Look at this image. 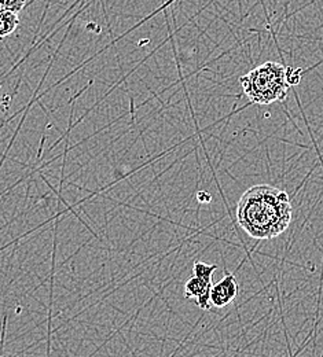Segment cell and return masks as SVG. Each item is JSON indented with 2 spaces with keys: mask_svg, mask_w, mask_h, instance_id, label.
I'll return each mask as SVG.
<instances>
[{
  "mask_svg": "<svg viewBox=\"0 0 323 357\" xmlns=\"http://www.w3.org/2000/svg\"><path fill=\"white\" fill-rule=\"evenodd\" d=\"M235 215L236 223L250 238L269 241L287 229L292 223L293 208L285 190L257 184L241 195Z\"/></svg>",
  "mask_w": 323,
  "mask_h": 357,
  "instance_id": "1",
  "label": "cell"
},
{
  "mask_svg": "<svg viewBox=\"0 0 323 357\" xmlns=\"http://www.w3.org/2000/svg\"><path fill=\"white\" fill-rule=\"evenodd\" d=\"M239 82L250 105H271L283 100L290 87L286 82V66L277 62H266L255 68Z\"/></svg>",
  "mask_w": 323,
  "mask_h": 357,
  "instance_id": "2",
  "label": "cell"
},
{
  "mask_svg": "<svg viewBox=\"0 0 323 357\" xmlns=\"http://www.w3.org/2000/svg\"><path fill=\"white\" fill-rule=\"evenodd\" d=\"M238 293L239 284L235 275L226 271V275L211 289V304L215 308H225L238 297Z\"/></svg>",
  "mask_w": 323,
  "mask_h": 357,
  "instance_id": "3",
  "label": "cell"
},
{
  "mask_svg": "<svg viewBox=\"0 0 323 357\" xmlns=\"http://www.w3.org/2000/svg\"><path fill=\"white\" fill-rule=\"evenodd\" d=\"M213 283H208L202 280L198 276L190 278L185 284V296L188 300H194L198 308L202 311H208L212 304H211V289Z\"/></svg>",
  "mask_w": 323,
  "mask_h": 357,
  "instance_id": "4",
  "label": "cell"
},
{
  "mask_svg": "<svg viewBox=\"0 0 323 357\" xmlns=\"http://www.w3.org/2000/svg\"><path fill=\"white\" fill-rule=\"evenodd\" d=\"M18 25H20L18 14L7 10H0V40L14 33Z\"/></svg>",
  "mask_w": 323,
  "mask_h": 357,
  "instance_id": "5",
  "label": "cell"
},
{
  "mask_svg": "<svg viewBox=\"0 0 323 357\" xmlns=\"http://www.w3.org/2000/svg\"><path fill=\"white\" fill-rule=\"evenodd\" d=\"M218 269V266H212V264H205L201 261H195L194 267H193V272L195 276L201 278L202 280L212 283V278H213V272Z\"/></svg>",
  "mask_w": 323,
  "mask_h": 357,
  "instance_id": "6",
  "label": "cell"
},
{
  "mask_svg": "<svg viewBox=\"0 0 323 357\" xmlns=\"http://www.w3.org/2000/svg\"><path fill=\"white\" fill-rule=\"evenodd\" d=\"M27 0H0V10H7L18 14L25 7Z\"/></svg>",
  "mask_w": 323,
  "mask_h": 357,
  "instance_id": "7",
  "label": "cell"
},
{
  "mask_svg": "<svg viewBox=\"0 0 323 357\" xmlns=\"http://www.w3.org/2000/svg\"><path fill=\"white\" fill-rule=\"evenodd\" d=\"M306 72L304 70H301V69H299V68H286V82H287V84L290 86V87H294V86H297L299 83H300V80H301V76L304 75Z\"/></svg>",
  "mask_w": 323,
  "mask_h": 357,
  "instance_id": "8",
  "label": "cell"
},
{
  "mask_svg": "<svg viewBox=\"0 0 323 357\" xmlns=\"http://www.w3.org/2000/svg\"><path fill=\"white\" fill-rule=\"evenodd\" d=\"M197 197H198L200 202H211V195L208 192H205V191H200Z\"/></svg>",
  "mask_w": 323,
  "mask_h": 357,
  "instance_id": "9",
  "label": "cell"
},
{
  "mask_svg": "<svg viewBox=\"0 0 323 357\" xmlns=\"http://www.w3.org/2000/svg\"><path fill=\"white\" fill-rule=\"evenodd\" d=\"M0 357H3V355H1V354H0Z\"/></svg>",
  "mask_w": 323,
  "mask_h": 357,
  "instance_id": "10",
  "label": "cell"
}]
</instances>
